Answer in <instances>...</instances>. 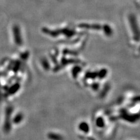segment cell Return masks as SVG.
Returning <instances> with one entry per match:
<instances>
[{
    "mask_svg": "<svg viewBox=\"0 0 140 140\" xmlns=\"http://www.w3.org/2000/svg\"><path fill=\"white\" fill-rule=\"evenodd\" d=\"M120 117L127 122L134 123L139 120V114H129L126 111L122 112Z\"/></svg>",
    "mask_w": 140,
    "mask_h": 140,
    "instance_id": "1",
    "label": "cell"
},
{
    "mask_svg": "<svg viewBox=\"0 0 140 140\" xmlns=\"http://www.w3.org/2000/svg\"><path fill=\"white\" fill-rule=\"evenodd\" d=\"M78 128L81 132L85 133V134H88L90 131L89 125L88 124V123L85 122V121L79 123V125H78Z\"/></svg>",
    "mask_w": 140,
    "mask_h": 140,
    "instance_id": "2",
    "label": "cell"
},
{
    "mask_svg": "<svg viewBox=\"0 0 140 140\" xmlns=\"http://www.w3.org/2000/svg\"><path fill=\"white\" fill-rule=\"evenodd\" d=\"M109 85H106V86H105V88L104 89L102 90V91L101 92V96L102 97H104L105 95H106V93H107V92H108V91L109 90Z\"/></svg>",
    "mask_w": 140,
    "mask_h": 140,
    "instance_id": "8",
    "label": "cell"
},
{
    "mask_svg": "<svg viewBox=\"0 0 140 140\" xmlns=\"http://www.w3.org/2000/svg\"><path fill=\"white\" fill-rule=\"evenodd\" d=\"M97 76L98 74L96 73H95V72H93H93H89L86 75V77L88 78H91V79H95Z\"/></svg>",
    "mask_w": 140,
    "mask_h": 140,
    "instance_id": "9",
    "label": "cell"
},
{
    "mask_svg": "<svg viewBox=\"0 0 140 140\" xmlns=\"http://www.w3.org/2000/svg\"><path fill=\"white\" fill-rule=\"evenodd\" d=\"M47 137L50 140H64L62 135L56 133H49L47 134Z\"/></svg>",
    "mask_w": 140,
    "mask_h": 140,
    "instance_id": "3",
    "label": "cell"
},
{
    "mask_svg": "<svg viewBox=\"0 0 140 140\" xmlns=\"http://www.w3.org/2000/svg\"><path fill=\"white\" fill-rule=\"evenodd\" d=\"M106 74H107V71H106V70H102L99 72V73L98 74V77L100 79H102V78H104L106 76Z\"/></svg>",
    "mask_w": 140,
    "mask_h": 140,
    "instance_id": "6",
    "label": "cell"
},
{
    "mask_svg": "<svg viewBox=\"0 0 140 140\" xmlns=\"http://www.w3.org/2000/svg\"><path fill=\"white\" fill-rule=\"evenodd\" d=\"M22 119V116L21 115V114H19V115L17 116V117H16V122H19V121H21Z\"/></svg>",
    "mask_w": 140,
    "mask_h": 140,
    "instance_id": "11",
    "label": "cell"
},
{
    "mask_svg": "<svg viewBox=\"0 0 140 140\" xmlns=\"http://www.w3.org/2000/svg\"><path fill=\"white\" fill-rule=\"evenodd\" d=\"M95 123H96V125L99 128H102L103 127H105V121L104 120V119L102 117H99L96 119V121H95Z\"/></svg>",
    "mask_w": 140,
    "mask_h": 140,
    "instance_id": "5",
    "label": "cell"
},
{
    "mask_svg": "<svg viewBox=\"0 0 140 140\" xmlns=\"http://www.w3.org/2000/svg\"><path fill=\"white\" fill-rule=\"evenodd\" d=\"M91 87H92V89H93V91H98V89H99V84L98 83H96V82H95V83H93V84H92V85H91Z\"/></svg>",
    "mask_w": 140,
    "mask_h": 140,
    "instance_id": "10",
    "label": "cell"
},
{
    "mask_svg": "<svg viewBox=\"0 0 140 140\" xmlns=\"http://www.w3.org/2000/svg\"><path fill=\"white\" fill-rule=\"evenodd\" d=\"M14 35L15 37V40L16 43L18 44H20L21 43V39L20 32H19V29L17 26H15L14 28Z\"/></svg>",
    "mask_w": 140,
    "mask_h": 140,
    "instance_id": "4",
    "label": "cell"
},
{
    "mask_svg": "<svg viewBox=\"0 0 140 140\" xmlns=\"http://www.w3.org/2000/svg\"><path fill=\"white\" fill-rule=\"evenodd\" d=\"M81 68L79 67H75L72 70V75H73L74 78H77L78 76V74L79 72H80Z\"/></svg>",
    "mask_w": 140,
    "mask_h": 140,
    "instance_id": "7",
    "label": "cell"
}]
</instances>
